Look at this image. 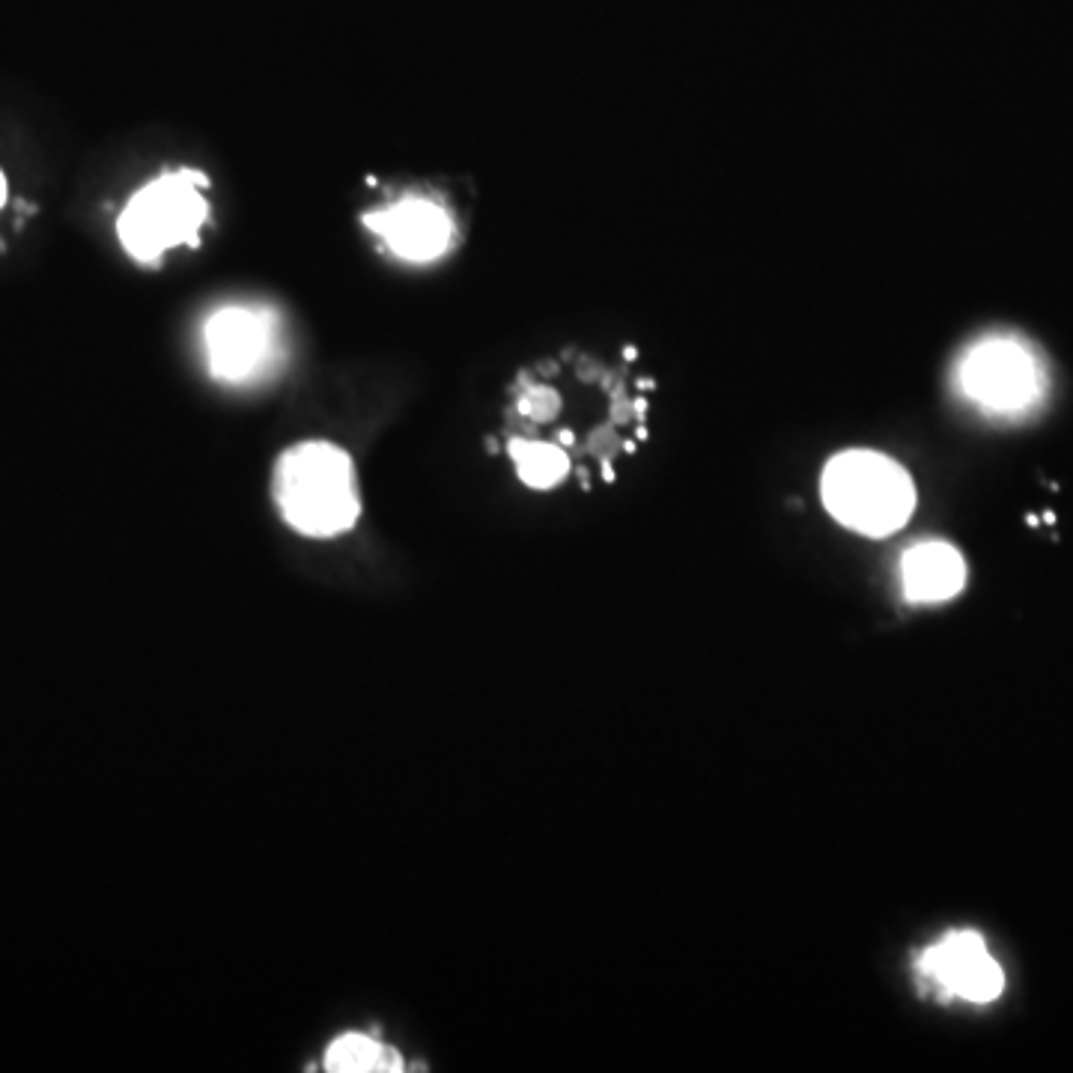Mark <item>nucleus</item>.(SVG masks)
I'll return each instance as SVG.
<instances>
[{
    "label": "nucleus",
    "mask_w": 1073,
    "mask_h": 1073,
    "mask_svg": "<svg viewBox=\"0 0 1073 1073\" xmlns=\"http://www.w3.org/2000/svg\"><path fill=\"white\" fill-rule=\"evenodd\" d=\"M275 498L284 519L307 537H337L361 516L352 460L328 442H305L281 457Z\"/></svg>",
    "instance_id": "obj_1"
},
{
    "label": "nucleus",
    "mask_w": 1073,
    "mask_h": 1073,
    "mask_svg": "<svg viewBox=\"0 0 1073 1073\" xmlns=\"http://www.w3.org/2000/svg\"><path fill=\"white\" fill-rule=\"evenodd\" d=\"M823 501L841 525L868 537H886L913 516L916 489L910 474L895 460L871 451H850L826 465Z\"/></svg>",
    "instance_id": "obj_2"
},
{
    "label": "nucleus",
    "mask_w": 1073,
    "mask_h": 1073,
    "mask_svg": "<svg viewBox=\"0 0 1073 1073\" xmlns=\"http://www.w3.org/2000/svg\"><path fill=\"white\" fill-rule=\"evenodd\" d=\"M206 185L209 179L200 170H176L144 185L117 221L123 248L141 263H153L179 245L197 248L200 227L209 218Z\"/></svg>",
    "instance_id": "obj_3"
},
{
    "label": "nucleus",
    "mask_w": 1073,
    "mask_h": 1073,
    "mask_svg": "<svg viewBox=\"0 0 1073 1073\" xmlns=\"http://www.w3.org/2000/svg\"><path fill=\"white\" fill-rule=\"evenodd\" d=\"M960 388L990 412H1023L1044 391V373L1029 346L993 337L972 346L960 364Z\"/></svg>",
    "instance_id": "obj_4"
},
{
    "label": "nucleus",
    "mask_w": 1073,
    "mask_h": 1073,
    "mask_svg": "<svg viewBox=\"0 0 1073 1073\" xmlns=\"http://www.w3.org/2000/svg\"><path fill=\"white\" fill-rule=\"evenodd\" d=\"M364 224L388 242V248L409 263H433L454 242L451 215L421 197H406L388 209L364 215Z\"/></svg>",
    "instance_id": "obj_5"
},
{
    "label": "nucleus",
    "mask_w": 1073,
    "mask_h": 1073,
    "mask_svg": "<svg viewBox=\"0 0 1073 1073\" xmlns=\"http://www.w3.org/2000/svg\"><path fill=\"white\" fill-rule=\"evenodd\" d=\"M921 969L966 1002H993L1005 990V972L978 933H951L921 957Z\"/></svg>",
    "instance_id": "obj_6"
},
{
    "label": "nucleus",
    "mask_w": 1073,
    "mask_h": 1073,
    "mask_svg": "<svg viewBox=\"0 0 1073 1073\" xmlns=\"http://www.w3.org/2000/svg\"><path fill=\"white\" fill-rule=\"evenodd\" d=\"M269 349V328L260 313L248 307H224L206 325V352L212 373L221 379L251 376Z\"/></svg>",
    "instance_id": "obj_7"
},
{
    "label": "nucleus",
    "mask_w": 1073,
    "mask_h": 1073,
    "mask_svg": "<svg viewBox=\"0 0 1073 1073\" xmlns=\"http://www.w3.org/2000/svg\"><path fill=\"white\" fill-rule=\"evenodd\" d=\"M966 564L948 543H921L904 558V591L913 603H945L963 591Z\"/></svg>",
    "instance_id": "obj_8"
},
{
    "label": "nucleus",
    "mask_w": 1073,
    "mask_h": 1073,
    "mask_svg": "<svg viewBox=\"0 0 1073 1073\" xmlns=\"http://www.w3.org/2000/svg\"><path fill=\"white\" fill-rule=\"evenodd\" d=\"M325 1068L334 1073H388L403 1071V1059L367 1035H343L328 1047Z\"/></svg>",
    "instance_id": "obj_9"
},
{
    "label": "nucleus",
    "mask_w": 1073,
    "mask_h": 1073,
    "mask_svg": "<svg viewBox=\"0 0 1073 1073\" xmlns=\"http://www.w3.org/2000/svg\"><path fill=\"white\" fill-rule=\"evenodd\" d=\"M510 457L519 477L534 489H549L561 483L570 471V457L546 442H513Z\"/></svg>",
    "instance_id": "obj_10"
},
{
    "label": "nucleus",
    "mask_w": 1073,
    "mask_h": 1073,
    "mask_svg": "<svg viewBox=\"0 0 1073 1073\" xmlns=\"http://www.w3.org/2000/svg\"><path fill=\"white\" fill-rule=\"evenodd\" d=\"M6 203V176L0 173V206Z\"/></svg>",
    "instance_id": "obj_11"
}]
</instances>
